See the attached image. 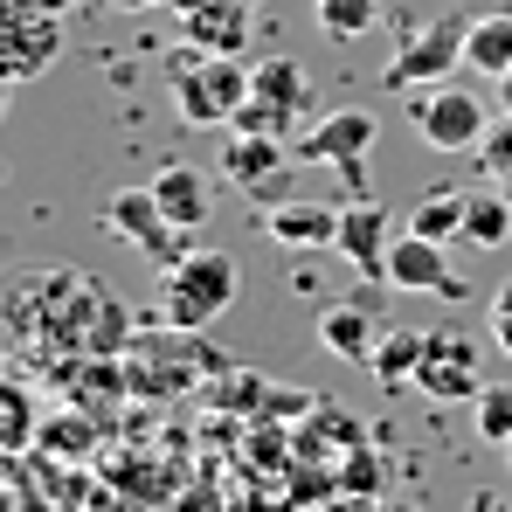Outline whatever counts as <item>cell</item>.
Masks as SVG:
<instances>
[{
  "label": "cell",
  "instance_id": "1",
  "mask_svg": "<svg viewBox=\"0 0 512 512\" xmlns=\"http://www.w3.org/2000/svg\"><path fill=\"white\" fill-rule=\"evenodd\" d=\"M236 256L222 250H187L180 263L160 270V319L173 333H208L229 305H236Z\"/></svg>",
  "mask_w": 512,
  "mask_h": 512
},
{
  "label": "cell",
  "instance_id": "2",
  "mask_svg": "<svg viewBox=\"0 0 512 512\" xmlns=\"http://www.w3.org/2000/svg\"><path fill=\"white\" fill-rule=\"evenodd\" d=\"M173 104L187 125H229L250 104V63L243 56H208V49H180L173 56Z\"/></svg>",
  "mask_w": 512,
  "mask_h": 512
},
{
  "label": "cell",
  "instance_id": "3",
  "mask_svg": "<svg viewBox=\"0 0 512 512\" xmlns=\"http://www.w3.org/2000/svg\"><path fill=\"white\" fill-rule=\"evenodd\" d=\"M298 153L284 146V139H270V132H229L222 139V180L236 187V194H250L256 208H277V201H291V180H298Z\"/></svg>",
  "mask_w": 512,
  "mask_h": 512
},
{
  "label": "cell",
  "instance_id": "4",
  "mask_svg": "<svg viewBox=\"0 0 512 512\" xmlns=\"http://www.w3.org/2000/svg\"><path fill=\"white\" fill-rule=\"evenodd\" d=\"M464 35H471V21H464V14H436V21H423V28L395 49L388 84H395V90L450 84V70H464Z\"/></svg>",
  "mask_w": 512,
  "mask_h": 512
},
{
  "label": "cell",
  "instance_id": "5",
  "mask_svg": "<svg viewBox=\"0 0 512 512\" xmlns=\"http://www.w3.org/2000/svg\"><path fill=\"white\" fill-rule=\"evenodd\" d=\"M416 132H423V146H436V153H471L492 132V104L464 84H429L423 104H416Z\"/></svg>",
  "mask_w": 512,
  "mask_h": 512
},
{
  "label": "cell",
  "instance_id": "6",
  "mask_svg": "<svg viewBox=\"0 0 512 512\" xmlns=\"http://www.w3.org/2000/svg\"><path fill=\"white\" fill-rule=\"evenodd\" d=\"M56 56H63V21L28 7V0H0V70H7V84L42 77Z\"/></svg>",
  "mask_w": 512,
  "mask_h": 512
},
{
  "label": "cell",
  "instance_id": "7",
  "mask_svg": "<svg viewBox=\"0 0 512 512\" xmlns=\"http://www.w3.org/2000/svg\"><path fill=\"white\" fill-rule=\"evenodd\" d=\"M104 229H111V236H125L132 250H146L160 270L187 256V243H180L187 229H173V222H167V208H160V194H153V187H125V194H111V201H104Z\"/></svg>",
  "mask_w": 512,
  "mask_h": 512
},
{
  "label": "cell",
  "instance_id": "8",
  "mask_svg": "<svg viewBox=\"0 0 512 512\" xmlns=\"http://www.w3.org/2000/svg\"><path fill=\"white\" fill-rule=\"evenodd\" d=\"M429 402H478L485 395V367H478V340L464 333H423V374H416Z\"/></svg>",
  "mask_w": 512,
  "mask_h": 512
},
{
  "label": "cell",
  "instance_id": "9",
  "mask_svg": "<svg viewBox=\"0 0 512 512\" xmlns=\"http://www.w3.org/2000/svg\"><path fill=\"white\" fill-rule=\"evenodd\" d=\"M395 222H388V208L381 201H367V194H353L340 208V243L333 250L360 270V284H388V250H395V236H388Z\"/></svg>",
  "mask_w": 512,
  "mask_h": 512
},
{
  "label": "cell",
  "instance_id": "10",
  "mask_svg": "<svg viewBox=\"0 0 512 512\" xmlns=\"http://www.w3.org/2000/svg\"><path fill=\"white\" fill-rule=\"evenodd\" d=\"M450 243H429L416 229H402L395 236V250H388V284L395 291H416V298H464V277L450 270Z\"/></svg>",
  "mask_w": 512,
  "mask_h": 512
},
{
  "label": "cell",
  "instance_id": "11",
  "mask_svg": "<svg viewBox=\"0 0 512 512\" xmlns=\"http://www.w3.org/2000/svg\"><path fill=\"white\" fill-rule=\"evenodd\" d=\"M374 139H381V118L360 111V104H346V111H333V118H319L291 153H298L305 167H346V160H367Z\"/></svg>",
  "mask_w": 512,
  "mask_h": 512
},
{
  "label": "cell",
  "instance_id": "12",
  "mask_svg": "<svg viewBox=\"0 0 512 512\" xmlns=\"http://www.w3.org/2000/svg\"><path fill=\"white\" fill-rule=\"evenodd\" d=\"M263 236L270 243H284V250H333L340 243V208L333 201H277V208H263Z\"/></svg>",
  "mask_w": 512,
  "mask_h": 512
},
{
  "label": "cell",
  "instance_id": "13",
  "mask_svg": "<svg viewBox=\"0 0 512 512\" xmlns=\"http://www.w3.org/2000/svg\"><path fill=\"white\" fill-rule=\"evenodd\" d=\"M180 42L208 49V56H243L250 49V0H208V7L180 14Z\"/></svg>",
  "mask_w": 512,
  "mask_h": 512
},
{
  "label": "cell",
  "instance_id": "14",
  "mask_svg": "<svg viewBox=\"0 0 512 512\" xmlns=\"http://www.w3.org/2000/svg\"><path fill=\"white\" fill-rule=\"evenodd\" d=\"M153 194H160V208H167L173 229H201V222H208V208H215L208 173L187 167V160H167V167L153 173Z\"/></svg>",
  "mask_w": 512,
  "mask_h": 512
},
{
  "label": "cell",
  "instance_id": "15",
  "mask_svg": "<svg viewBox=\"0 0 512 512\" xmlns=\"http://www.w3.org/2000/svg\"><path fill=\"white\" fill-rule=\"evenodd\" d=\"M319 346L333 353V360H353V367H367L374 360V346H381V326H374V312L367 305H326L319 312Z\"/></svg>",
  "mask_w": 512,
  "mask_h": 512
},
{
  "label": "cell",
  "instance_id": "16",
  "mask_svg": "<svg viewBox=\"0 0 512 512\" xmlns=\"http://www.w3.org/2000/svg\"><path fill=\"white\" fill-rule=\"evenodd\" d=\"M464 243L471 250H506L512 243V187H471L464 194Z\"/></svg>",
  "mask_w": 512,
  "mask_h": 512
},
{
  "label": "cell",
  "instance_id": "17",
  "mask_svg": "<svg viewBox=\"0 0 512 512\" xmlns=\"http://www.w3.org/2000/svg\"><path fill=\"white\" fill-rule=\"evenodd\" d=\"M464 70H478V77H506V70H512V7H485V14H471Z\"/></svg>",
  "mask_w": 512,
  "mask_h": 512
},
{
  "label": "cell",
  "instance_id": "18",
  "mask_svg": "<svg viewBox=\"0 0 512 512\" xmlns=\"http://www.w3.org/2000/svg\"><path fill=\"white\" fill-rule=\"evenodd\" d=\"M250 97H263V104H277V111L298 118L312 104V77H305L298 56H263V63H250Z\"/></svg>",
  "mask_w": 512,
  "mask_h": 512
},
{
  "label": "cell",
  "instance_id": "19",
  "mask_svg": "<svg viewBox=\"0 0 512 512\" xmlns=\"http://www.w3.org/2000/svg\"><path fill=\"white\" fill-rule=\"evenodd\" d=\"M374 381L381 388H416V374H423V333H409V326H381V346H374Z\"/></svg>",
  "mask_w": 512,
  "mask_h": 512
},
{
  "label": "cell",
  "instance_id": "20",
  "mask_svg": "<svg viewBox=\"0 0 512 512\" xmlns=\"http://www.w3.org/2000/svg\"><path fill=\"white\" fill-rule=\"evenodd\" d=\"M409 229L429 236V243H457L464 236V194H423L409 208Z\"/></svg>",
  "mask_w": 512,
  "mask_h": 512
},
{
  "label": "cell",
  "instance_id": "21",
  "mask_svg": "<svg viewBox=\"0 0 512 512\" xmlns=\"http://www.w3.org/2000/svg\"><path fill=\"white\" fill-rule=\"evenodd\" d=\"M312 14H319V28H326L333 42H360V35L381 21V0H319Z\"/></svg>",
  "mask_w": 512,
  "mask_h": 512
},
{
  "label": "cell",
  "instance_id": "22",
  "mask_svg": "<svg viewBox=\"0 0 512 512\" xmlns=\"http://www.w3.org/2000/svg\"><path fill=\"white\" fill-rule=\"evenodd\" d=\"M471 423H478L485 443L506 450V443H512V381H485V395L471 402Z\"/></svg>",
  "mask_w": 512,
  "mask_h": 512
},
{
  "label": "cell",
  "instance_id": "23",
  "mask_svg": "<svg viewBox=\"0 0 512 512\" xmlns=\"http://www.w3.org/2000/svg\"><path fill=\"white\" fill-rule=\"evenodd\" d=\"M42 443H49V457H84L97 436H90L84 416H49V423H42Z\"/></svg>",
  "mask_w": 512,
  "mask_h": 512
},
{
  "label": "cell",
  "instance_id": "24",
  "mask_svg": "<svg viewBox=\"0 0 512 512\" xmlns=\"http://www.w3.org/2000/svg\"><path fill=\"white\" fill-rule=\"evenodd\" d=\"M284 125H291V111H277V104H263V97H250V104L229 118V132H270V139H284Z\"/></svg>",
  "mask_w": 512,
  "mask_h": 512
},
{
  "label": "cell",
  "instance_id": "25",
  "mask_svg": "<svg viewBox=\"0 0 512 512\" xmlns=\"http://www.w3.org/2000/svg\"><path fill=\"white\" fill-rule=\"evenodd\" d=\"M0 436H7V450H28V436H35V402H28V388H7V423H0Z\"/></svg>",
  "mask_w": 512,
  "mask_h": 512
},
{
  "label": "cell",
  "instance_id": "26",
  "mask_svg": "<svg viewBox=\"0 0 512 512\" xmlns=\"http://www.w3.org/2000/svg\"><path fill=\"white\" fill-rule=\"evenodd\" d=\"M312 409H319L312 388H291V381L284 388H263V416H312Z\"/></svg>",
  "mask_w": 512,
  "mask_h": 512
},
{
  "label": "cell",
  "instance_id": "27",
  "mask_svg": "<svg viewBox=\"0 0 512 512\" xmlns=\"http://www.w3.org/2000/svg\"><path fill=\"white\" fill-rule=\"evenodd\" d=\"M478 153H485V173H499V180L512 173V118H506V111H499V125L485 132V146H478Z\"/></svg>",
  "mask_w": 512,
  "mask_h": 512
},
{
  "label": "cell",
  "instance_id": "28",
  "mask_svg": "<svg viewBox=\"0 0 512 512\" xmlns=\"http://www.w3.org/2000/svg\"><path fill=\"white\" fill-rule=\"evenodd\" d=\"M485 326H492V340L512 353V277L499 284V291H492V305H485Z\"/></svg>",
  "mask_w": 512,
  "mask_h": 512
},
{
  "label": "cell",
  "instance_id": "29",
  "mask_svg": "<svg viewBox=\"0 0 512 512\" xmlns=\"http://www.w3.org/2000/svg\"><path fill=\"white\" fill-rule=\"evenodd\" d=\"M346 485H360V492H367V485H374V457H353V464H346Z\"/></svg>",
  "mask_w": 512,
  "mask_h": 512
},
{
  "label": "cell",
  "instance_id": "30",
  "mask_svg": "<svg viewBox=\"0 0 512 512\" xmlns=\"http://www.w3.org/2000/svg\"><path fill=\"white\" fill-rule=\"evenodd\" d=\"M471 512H512V506H499V492H478V499H471Z\"/></svg>",
  "mask_w": 512,
  "mask_h": 512
},
{
  "label": "cell",
  "instance_id": "31",
  "mask_svg": "<svg viewBox=\"0 0 512 512\" xmlns=\"http://www.w3.org/2000/svg\"><path fill=\"white\" fill-rule=\"evenodd\" d=\"M492 84H499V111L512 118V70H506V77H492Z\"/></svg>",
  "mask_w": 512,
  "mask_h": 512
},
{
  "label": "cell",
  "instance_id": "32",
  "mask_svg": "<svg viewBox=\"0 0 512 512\" xmlns=\"http://www.w3.org/2000/svg\"><path fill=\"white\" fill-rule=\"evenodd\" d=\"M28 7H42V14H63V7H77V0H28Z\"/></svg>",
  "mask_w": 512,
  "mask_h": 512
},
{
  "label": "cell",
  "instance_id": "33",
  "mask_svg": "<svg viewBox=\"0 0 512 512\" xmlns=\"http://www.w3.org/2000/svg\"><path fill=\"white\" fill-rule=\"evenodd\" d=\"M173 14H194V7H208V0H167Z\"/></svg>",
  "mask_w": 512,
  "mask_h": 512
},
{
  "label": "cell",
  "instance_id": "34",
  "mask_svg": "<svg viewBox=\"0 0 512 512\" xmlns=\"http://www.w3.org/2000/svg\"><path fill=\"white\" fill-rule=\"evenodd\" d=\"M118 7H167V0H118Z\"/></svg>",
  "mask_w": 512,
  "mask_h": 512
},
{
  "label": "cell",
  "instance_id": "35",
  "mask_svg": "<svg viewBox=\"0 0 512 512\" xmlns=\"http://www.w3.org/2000/svg\"><path fill=\"white\" fill-rule=\"evenodd\" d=\"M381 512H416V506H381Z\"/></svg>",
  "mask_w": 512,
  "mask_h": 512
},
{
  "label": "cell",
  "instance_id": "36",
  "mask_svg": "<svg viewBox=\"0 0 512 512\" xmlns=\"http://www.w3.org/2000/svg\"><path fill=\"white\" fill-rule=\"evenodd\" d=\"M506 457H512V443H506Z\"/></svg>",
  "mask_w": 512,
  "mask_h": 512
},
{
  "label": "cell",
  "instance_id": "37",
  "mask_svg": "<svg viewBox=\"0 0 512 512\" xmlns=\"http://www.w3.org/2000/svg\"><path fill=\"white\" fill-rule=\"evenodd\" d=\"M250 7H256V0H250Z\"/></svg>",
  "mask_w": 512,
  "mask_h": 512
}]
</instances>
